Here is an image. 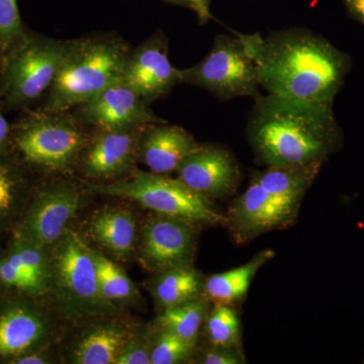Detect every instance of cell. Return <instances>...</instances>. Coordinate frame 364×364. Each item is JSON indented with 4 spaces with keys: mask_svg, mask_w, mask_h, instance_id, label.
I'll return each instance as SVG.
<instances>
[{
    "mask_svg": "<svg viewBox=\"0 0 364 364\" xmlns=\"http://www.w3.org/2000/svg\"><path fill=\"white\" fill-rule=\"evenodd\" d=\"M274 255L272 250L261 251L246 264L208 277L203 296L215 305L235 306L240 303L247 294L256 273Z\"/></svg>",
    "mask_w": 364,
    "mask_h": 364,
    "instance_id": "obj_18",
    "label": "cell"
},
{
    "mask_svg": "<svg viewBox=\"0 0 364 364\" xmlns=\"http://www.w3.org/2000/svg\"><path fill=\"white\" fill-rule=\"evenodd\" d=\"M321 165V163H314L268 166L264 171L254 174L251 181L257 182L280 202L299 210L304 196L320 171Z\"/></svg>",
    "mask_w": 364,
    "mask_h": 364,
    "instance_id": "obj_17",
    "label": "cell"
},
{
    "mask_svg": "<svg viewBox=\"0 0 364 364\" xmlns=\"http://www.w3.org/2000/svg\"><path fill=\"white\" fill-rule=\"evenodd\" d=\"M205 284L202 272L191 265L156 273L148 282L147 289L163 311L200 298Z\"/></svg>",
    "mask_w": 364,
    "mask_h": 364,
    "instance_id": "obj_19",
    "label": "cell"
},
{
    "mask_svg": "<svg viewBox=\"0 0 364 364\" xmlns=\"http://www.w3.org/2000/svg\"><path fill=\"white\" fill-rule=\"evenodd\" d=\"M208 344L242 347L240 318L234 306L215 305L208 311L205 324Z\"/></svg>",
    "mask_w": 364,
    "mask_h": 364,
    "instance_id": "obj_25",
    "label": "cell"
},
{
    "mask_svg": "<svg viewBox=\"0 0 364 364\" xmlns=\"http://www.w3.org/2000/svg\"><path fill=\"white\" fill-rule=\"evenodd\" d=\"M123 80L149 105L181 83V69L170 62L168 44L161 31L131 51L124 65Z\"/></svg>",
    "mask_w": 364,
    "mask_h": 364,
    "instance_id": "obj_12",
    "label": "cell"
},
{
    "mask_svg": "<svg viewBox=\"0 0 364 364\" xmlns=\"http://www.w3.org/2000/svg\"><path fill=\"white\" fill-rule=\"evenodd\" d=\"M26 28L21 23L16 0H0V56L23 35Z\"/></svg>",
    "mask_w": 364,
    "mask_h": 364,
    "instance_id": "obj_28",
    "label": "cell"
},
{
    "mask_svg": "<svg viewBox=\"0 0 364 364\" xmlns=\"http://www.w3.org/2000/svg\"><path fill=\"white\" fill-rule=\"evenodd\" d=\"M91 255L97 267L100 291L107 301L112 304L130 301L139 296L135 284L116 263L93 249H91Z\"/></svg>",
    "mask_w": 364,
    "mask_h": 364,
    "instance_id": "obj_24",
    "label": "cell"
},
{
    "mask_svg": "<svg viewBox=\"0 0 364 364\" xmlns=\"http://www.w3.org/2000/svg\"><path fill=\"white\" fill-rule=\"evenodd\" d=\"M80 202V193L71 184L59 183L45 191L26 222L31 243L41 248L56 243L64 234L67 223L77 212Z\"/></svg>",
    "mask_w": 364,
    "mask_h": 364,
    "instance_id": "obj_15",
    "label": "cell"
},
{
    "mask_svg": "<svg viewBox=\"0 0 364 364\" xmlns=\"http://www.w3.org/2000/svg\"><path fill=\"white\" fill-rule=\"evenodd\" d=\"M0 279H1V277H0Z\"/></svg>",
    "mask_w": 364,
    "mask_h": 364,
    "instance_id": "obj_38",
    "label": "cell"
},
{
    "mask_svg": "<svg viewBox=\"0 0 364 364\" xmlns=\"http://www.w3.org/2000/svg\"><path fill=\"white\" fill-rule=\"evenodd\" d=\"M70 41L25 31L1 55V97L11 107L33 104L47 93Z\"/></svg>",
    "mask_w": 364,
    "mask_h": 364,
    "instance_id": "obj_5",
    "label": "cell"
},
{
    "mask_svg": "<svg viewBox=\"0 0 364 364\" xmlns=\"http://www.w3.org/2000/svg\"><path fill=\"white\" fill-rule=\"evenodd\" d=\"M18 179L11 169L4 163H0V217L6 215L11 210L16 196Z\"/></svg>",
    "mask_w": 364,
    "mask_h": 364,
    "instance_id": "obj_32",
    "label": "cell"
},
{
    "mask_svg": "<svg viewBox=\"0 0 364 364\" xmlns=\"http://www.w3.org/2000/svg\"><path fill=\"white\" fill-rule=\"evenodd\" d=\"M184 6L191 7L198 16L200 25L207 23L212 18L210 6V0H181Z\"/></svg>",
    "mask_w": 364,
    "mask_h": 364,
    "instance_id": "obj_33",
    "label": "cell"
},
{
    "mask_svg": "<svg viewBox=\"0 0 364 364\" xmlns=\"http://www.w3.org/2000/svg\"><path fill=\"white\" fill-rule=\"evenodd\" d=\"M196 363L202 364H243L246 363L242 347L214 346L208 343L203 350L198 352Z\"/></svg>",
    "mask_w": 364,
    "mask_h": 364,
    "instance_id": "obj_29",
    "label": "cell"
},
{
    "mask_svg": "<svg viewBox=\"0 0 364 364\" xmlns=\"http://www.w3.org/2000/svg\"><path fill=\"white\" fill-rule=\"evenodd\" d=\"M47 363V359L43 358V356L38 355L26 356V358L18 359V361H16V363L18 364H44Z\"/></svg>",
    "mask_w": 364,
    "mask_h": 364,
    "instance_id": "obj_36",
    "label": "cell"
},
{
    "mask_svg": "<svg viewBox=\"0 0 364 364\" xmlns=\"http://www.w3.org/2000/svg\"><path fill=\"white\" fill-rule=\"evenodd\" d=\"M87 139L85 124L73 112L44 109L26 114L14 136L26 161L54 173H65L77 164Z\"/></svg>",
    "mask_w": 364,
    "mask_h": 364,
    "instance_id": "obj_6",
    "label": "cell"
},
{
    "mask_svg": "<svg viewBox=\"0 0 364 364\" xmlns=\"http://www.w3.org/2000/svg\"><path fill=\"white\" fill-rule=\"evenodd\" d=\"M92 195L117 196L140 203L155 214L178 218L196 226H225L226 215L212 200L196 193L178 178L136 170L131 178L111 183H88Z\"/></svg>",
    "mask_w": 364,
    "mask_h": 364,
    "instance_id": "obj_4",
    "label": "cell"
},
{
    "mask_svg": "<svg viewBox=\"0 0 364 364\" xmlns=\"http://www.w3.org/2000/svg\"><path fill=\"white\" fill-rule=\"evenodd\" d=\"M196 225L178 218L155 215L142 228L140 260L150 272L188 267L195 260Z\"/></svg>",
    "mask_w": 364,
    "mask_h": 364,
    "instance_id": "obj_9",
    "label": "cell"
},
{
    "mask_svg": "<svg viewBox=\"0 0 364 364\" xmlns=\"http://www.w3.org/2000/svg\"><path fill=\"white\" fill-rule=\"evenodd\" d=\"M95 240L119 257H127L135 248L136 221L130 212L109 208L95 214L90 222Z\"/></svg>",
    "mask_w": 364,
    "mask_h": 364,
    "instance_id": "obj_21",
    "label": "cell"
},
{
    "mask_svg": "<svg viewBox=\"0 0 364 364\" xmlns=\"http://www.w3.org/2000/svg\"><path fill=\"white\" fill-rule=\"evenodd\" d=\"M345 4L348 11L364 23V0H345Z\"/></svg>",
    "mask_w": 364,
    "mask_h": 364,
    "instance_id": "obj_34",
    "label": "cell"
},
{
    "mask_svg": "<svg viewBox=\"0 0 364 364\" xmlns=\"http://www.w3.org/2000/svg\"><path fill=\"white\" fill-rule=\"evenodd\" d=\"M164 1L169 2V4H177V6H184L181 0H164Z\"/></svg>",
    "mask_w": 364,
    "mask_h": 364,
    "instance_id": "obj_37",
    "label": "cell"
},
{
    "mask_svg": "<svg viewBox=\"0 0 364 364\" xmlns=\"http://www.w3.org/2000/svg\"><path fill=\"white\" fill-rule=\"evenodd\" d=\"M9 260L26 275L47 287L46 282L50 277V267L41 247L28 242L26 245H21L16 249Z\"/></svg>",
    "mask_w": 364,
    "mask_h": 364,
    "instance_id": "obj_27",
    "label": "cell"
},
{
    "mask_svg": "<svg viewBox=\"0 0 364 364\" xmlns=\"http://www.w3.org/2000/svg\"><path fill=\"white\" fill-rule=\"evenodd\" d=\"M181 83L198 86L223 100L260 97L255 62L238 35L217 36L202 61L181 69Z\"/></svg>",
    "mask_w": 364,
    "mask_h": 364,
    "instance_id": "obj_8",
    "label": "cell"
},
{
    "mask_svg": "<svg viewBox=\"0 0 364 364\" xmlns=\"http://www.w3.org/2000/svg\"><path fill=\"white\" fill-rule=\"evenodd\" d=\"M128 342L127 332L117 325H104L86 333L73 353V363L114 364Z\"/></svg>",
    "mask_w": 364,
    "mask_h": 364,
    "instance_id": "obj_22",
    "label": "cell"
},
{
    "mask_svg": "<svg viewBox=\"0 0 364 364\" xmlns=\"http://www.w3.org/2000/svg\"><path fill=\"white\" fill-rule=\"evenodd\" d=\"M179 181L208 200L233 195L240 171L233 155L218 145H200L176 170Z\"/></svg>",
    "mask_w": 364,
    "mask_h": 364,
    "instance_id": "obj_14",
    "label": "cell"
},
{
    "mask_svg": "<svg viewBox=\"0 0 364 364\" xmlns=\"http://www.w3.org/2000/svg\"><path fill=\"white\" fill-rule=\"evenodd\" d=\"M50 277L62 310L70 317L114 312L116 306L102 296L91 249L82 239L66 232L53 251Z\"/></svg>",
    "mask_w": 364,
    "mask_h": 364,
    "instance_id": "obj_7",
    "label": "cell"
},
{
    "mask_svg": "<svg viewBox=\"0 0 364 364\" xmlns=\"http://www.w3.org/2000/svg\"><path fill=\"white\" fill-rule=\"evenodd\" d=\"M0 277L9 286L18 287L31 293H42L47 287L14 267L9 259L0 265Z\"/></svg>",
    "mask_w": 364,
    "mask_h": 364,
    "instance_id": "obj_30",
    "label": "cell"
},
{
    "mask_svg": "<svg viewBox=\"0 0 364 364\" xmlns=\"http://www.w3.org/2000/svg\"><path fill=\"white\" fill-rule=\"evenodd\" d=\"M298 213L251 181L245 193L230 205L225 226L237 243H246L260 235L289 226Z\"/></svg>",
    "mask_w": 364,
    "mask_h": 364,
    "instance_id": "obj_11",
    "label": "cell"
},
{
    "mask_svg": "<svg viewBox=\"0 0 364 364\" xmlns=\"http://www.w3.org/2000/svg\"><path fill=\"white\" fill-rule=\"evenodd\" d=\"M200 147L188 131L166 123L148 124L139 146V156L151 172L167 174L176 172L179 165Z\"/></svg>",
    "mask_w": 364,
    "mask_h": 364,
    "instance_id": "obj_16",
    "label": "cell"
},
{
    "mask_svg": "<svg viewBox=\"0 0 364 364\" xmlns=\"http://www.w3.org/2000/svg\"><path fill=\"white\" fill-rule=\"evenodd\" d=\"M268 95L330 104L341 82L343 61L324 40L305 30H286L263 38L238 35Z\"/></svg>",
    "mask_w": 364,
    "mask_h": 364,
    "instance_id": "obj_1",
    "label": "cell"
},
{
    "mask_svg": "<svg viewBox=\"0 0 364 364\" xmlns=\"http://www.w3.org/2000/svg\"><path fill=\"white\" fill-rule=\"evenodd\" d=\"M158 330L157 337L152 343L151 364L184 363L193 358L196 343L167 330Z\"/></svg>",
    "mask_w": 364,
    "mask_h": 364,
    "instance_id": "obj_26",
    "label": "cell"
},
{
    "mask_svg": "<svg viewBox=\"0 0 364 364\" xmlns=\"http://www.w3.org/2000/svg\"><path fill=\"white\" fill-rule=\"evenodd\" d=\"M247 134L267 166L322 164L337 140L331 105L273 95L255 98Z\"/></svg>",
    "mask_w": 364,
    "mask_h": 364,
    "instance_id": "obj_2",
    "label": "cell"
},
{
    "mask_svg": "<svg viewBox=\"0 0 364 364\" xmlns=\"http://www.w3.org/2000/svg\"><path fill=\"white\" fill-rule=\"evenodd\" d=\"M144 129L145 127L95 129L79 158L85 176L97 181H109L129 172L136 155L139 156Z\"/></svg>",
    "mask_w": 364,
    "mask_h": 364,
    "instance_id": "obj_13",
    "label": "cell"
},
{
    "mask_svg": "<svg viewBox=\"0 0 364 364\" xmlns=\"http://www.w3.org/2000/svg\"><path fill=\"white\" fill-rule=\"evenodd\" d=\"M130 46L112 33L71 40L42 109L71 111L123 78Z\"/></svg>",
    "mask_w": 364,
    "mask_h": 364,
    "instance_id": "obj_3",
    "label": "cell"
},
{
    "mask_svg": "<svg viewBox=\"0 0 364 364\" xmlns=\"http://www.w3.org/2000/svg\"><path fill=\"white\" fill-rule=\"evenodd\" d=\"M73 114L81 124L95 129L135 128L166 123L151 111L150 105L123 78L74 107Z\"/></svg>",
    "mask_w": 364,
    "mask_h": 364,
    "instance_id": "obj_10",
    "label": "cell"
},
{
    "mask_svg": "<svg viewBox=\"0 0 364 364\" xmlns=\"http://www.w3.org/2000/svg\"><path fill=\"white\" fill-rule=\"evenodd\" d=\"M208 311L210 301L203 296L183 305L165 309L155 320V324L158 329L167 330L196 344Z\"/></svg>",
    "mask_w": 364,
    "mask_h": 364,
    "instance_id": "obj_23",
    "label": "cell"
},
{
    "mask_svg": "<svg viewBox=\"0 0 364 364\" xmlns=\"http://www.w3.org/2000/svg\"><path fill=\"white\" fill-rule=\"evenodd\" d=\"M152 343L146 339L127 342L114 364H151Z\"/></svg>",
    "mask_w": 364,
    "mask_h": 364,
    "instance_id": "obj_31",
    "label": "cell"
},
{
    "mask_svg": "<svg viewBox=\"0 0 364 364\" xmlns=\"http://www.w3.org/2000/svg\"><path fill=\"white\" fill-rule=\"evenodd\" d=\"M44 318L26 308H11L0 315V356H18L44 337Z\"/></svg>",
    "mask_w": 364,
    "mask_h": 364,
    "instance_id": "obj_20",
    "label": "cell"
},
{
    "mask_svg": "<svg viewBox=\"0 0 364 364\" xmlns=\"http://www.w3.org/2000/svg\"><path fill=\"white\" fill-rule=\"evenodd\" d=\"M9 135H11V127L0 109V147L6 143Z\"/></svg>",
    "mask_w": 364,
    "mask_h": 364,
    "instance_id": "obj_35",
    "label": "cell"
}]
</instances>
